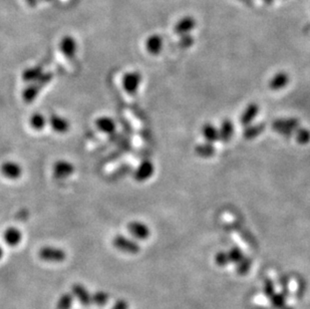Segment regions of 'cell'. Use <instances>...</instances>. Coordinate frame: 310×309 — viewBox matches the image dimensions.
I'll return each instance as SVG.
<instances>
[{
  "label": "cell",
  "instance_id": "obj_4",
  "mask_svg": "<svg viewBox=\"0 0 310 309\" xmlns=\"http://www.w3.org/2000/svg\"><path fill=\"white\" fill-rule=\"evenodd\" d=\"M142 82V74L138 71L127 72L122 76V87L129 95H136Z\"/></svg>",
  "mask_w": 310,
  "mask_h": 309
},
{
  "label": "cell",
  "instance_id": "obj_13",
  "mask_svg": "<svg viewBox=\"0 0 310 309\" xmlns=\"http://www.w3.org/2000/svg\"><path fill=\"white\" fill-rule=\"evenodd\" d=\"M21 239H22V234L17 228L9 227L4 231L3 240L8 246H11V247L17 246L20 243Z\"/></svg>",
  "mask_w": 310,
  "mask_h": 309
},
{
  "label": "cell",
  "instance_id": "obj_34",
  "mask_svg": "<svg viewBox=\"0 0 310 309\" xmlns=\"http://www.w3.org/2000/svg\"><path fill=\"white\" fill-rule=\"evenodd\" d=\"M245 5L247 6H252L253 5V0H240Z\"/></svg>",
  "mask_w": 310,
  "mask_h": 309
},
{
  "label": "cell",
  "instance_id": "obj_20",
  "mask_svg": "<svg viewBox=\"0 0 310 309\" xmlns=\"http://www.w3.org/2000/svg\"><path fill=\"white\" fill-rule=\"evenodd\" d=\"M195 153L197 156H199L200 158H203V159H209V158H212L215 153H216V150L214 148V146L211 144V143H204V144H199L195 147Z\"/></svg>",
  "mask_w": 310,
  "mask_h": 309
},
{
  "label": "cell",
  "instance_id": "obj_22",
  "mask_svg": "<svg viewBox=\"0 0 310 309\" xmlns=\"http://www.w3.org/2000/svg\"><path fill=\"white\" fill-rule=\"evenodd\" d=\"M265 130V123H256L253 126H247L243 132V137L246 140H253V138L260 136Z\"/></svg>",
  "mask_w": 310,
  "mask_h": 309
},
{
  "label": "cell",
  "instance_id": "obj_37",
  "mask_svg": "<svg viewBox=\"0 0 310 309\" xmlns=\"http://www.w3.org/2000/svg\"><path fill=\"white\" fill-rule=\"evenodd\" d=\"M43 1H52V0H43Z\"/></svg>",
  "mask_w": 310,
  "mask_h": 309
},
{
  "label": "cell",
  "instance_id": "obj_27",
  "mask_svg": "<svg viewBox=\"0 0 310 309\" xmlns=\"http://www.w3.org/2000/svg\"><path fill=\"white\" fill-rule=\"evenodd\" d=\"M108 298H110V295H108L106 292L98 291L91 296V302L95 303L98 306H103V305L106 304V302L108 301Z\"/></svg>",
  "mask_w": 310,
  "mask_h": 309
},
{
  "label": "cell",
  "instance_id": "obj_33",
  "mask_svg": "<svg viewBox=\"0 0 310 309\" xmlns=\"http://www.w3.org/2000/svg\"><path fill=\"white\" fill-rule=\"evenodd\" d=\"M25 1L30 7H35L38 4V0H25Z\"/></svg>",
  "mask_w": 310,
  "mask_h": 309
},
{
  "label": "cell",
  "instance_id": "obj_17",
  "mask_svg": "<svg viewBox=\"0 0 310 309\" xmlns=\"http://www.w3.org/2000/svg\"><path fill=\"white\" fill-rule=\"evenodd\" d=\"M234 125L230 120H225L222 121L221 127L219 129V137L220 140L223 143H228L231 141L232 137L234 135Z\"/></svg>",
  "mask_w": 310,
  "mask_h": 309
},
{
  "label": "cell",
  "instance_id": "obj_11",
  "mask_svg": "<svg viewBox=\"0 0 310 309\" xmlns=\"http://www.w3.org/2000/svg\"><path fill=\"white\" fill-rule=\"evenodd\" d=\"M59 50L66 57L72 59L76 53V42L71 36H65L60 40Z\"/></svg>",
  "mask_w": 310,
  "mask_h": 309
},
{
  "label": "cell",
  "instance_id": "obj_7",
  "mask_svg": "<svg viewBox=\"0 0 310 309\" xmlns=\"http://www.w3.org/2000/svg\"><path fill=\"white\" fill-rule=\"evenodd\" d=\"M0 172L9 180H17L22 175V168L17 162L6 161L0 167Z\"/></svg>",
  "mask_w": 310,
  "mask_h": 309
},
{
  "label": "cell",
  "instance_id": "obj_10",
  "mask_svg": "<svg viewBox=\"0 0 310 309\" xmlns=\"http://www.w3.org/2000/svg\"><path fill=\"white\" fill-rule=\"evenodd\" d=\"M49 122L52 129L57 134H66L69 132L70 128L69 121L65 117L58 116L56 114H53L51 116Z\"/></svg>",
  "mask_w": 310,
  "mask_h": 309
},
{
  "label": "cell",
  "instance_id": "obj_8",
  "mask_svg": "<svg viewBox=\"0 0 310 309\" xmlns=\"http://www.w3.org/2000/svg\"><path fill=\"white\" fill-rule=\"evenodd\" d=\"M155 173V167L154 164L150 161H143L141 164L138 165L137 170L135 171L134 177L137 182H146Z\"/></svg>",
  "mask_w": 310,
  "mask_h": 309
},
{
  "label": "cell",
  "instance_id": "obj_6",
  "mask_svg": "<svg viewBox=\"0 0 310 309\" xmlns=\"http://www.w3.org/2000/svg\"><path fill=\"white\" fill-rule=\"evenodd\" d=\"M74 173V166L66 160H58L52 166V174L54 178L63 180L69 178Z\"/></svg>",
  "mask_w": 310,
  "mask_h": 309
},
{
  "label": "cell",
  "instance_id": "obj_21",
  "mask_svg": "<svg viewBox=\"0 0 310 309\" xmlns=\"http://www.w3.org/2000/svg\"><path fill=\"white\" fill-rule=\"evenodd\" d=\"M202 134L203 137H205V140L207 143H215L217 141L220 140L219 137V130L215 128L211 123H206L202 128Z\"/></svg>",
  "mask_w": 310,
  "mask_h": 309
},
{
  "label": "cell",
  "instance_id": "obj_3",
  "mask_svg": "<svg viewBox=\"0 0 310 309\" xmlns=\"http://www.w3.org/2000/svg\"><path fill=\"white\" fill-rule=\"evenodd\" d=\"M38 255L41 260L46 262H52V263H59L64 262L67 258V253L60 248L52 246H45L38 251Z\"/></svg>",
  "mask_w": 310,
  "mask_h": 309
},
{
  "label": "cell",
  "instance_id": "obj_16",
  "mask_svg": "<svg viewBox=\"0 0 310 309\" xmlns=\"http://www.w3.org/2000/svg\"><path fill=\"white\" fill-rule=\"evenodd\" d=\"M96 126L100 132L108 135L114 134L117 129L115 120L110 117H101L97 119Z\"/></svg>",
  "mask_w": 310,
  "mask_h": 309
},
{
  "label": "cell",
  "instance_id": "obj_30",
  "mask_svg": "<svg viewBox=\"0 0 310 309\" xmlns=\"http://www.w3.org/2000/svg\"><path fill=\"white\" fill-rule=\"evenodd\" d=\"M216 262L218 265L224 266L226 264L229 263V257H228V253L225 252H220L216 255Z\"/></svg>",
  "mask_w": 310,
  "mask_h": 309
},
{
  "label": "cell",
  "instance_id": "obj_35",
  "mask_svg": "<svg viewBox=\"0 0 310 309\" xmlns=\"http://www.w3.org/2000/svg\"><path fill=\"white\" fill-rule=\"evenodd\" d=\"M2 256H3V249H2V247L0 246V259L2 258Z\"/></svg>",
  "mask_w": 310,
  "mask_h": 309
},
{
  "label": "cell",
  "instance_id": "obj_25",
  "mask_svg": "<svg viewBox=\"0 0 310 309\" xmlns=\"http://www.w3.org/2000/svg\"><path fill=\"white\" fill-rule=\"evenodd\" d=\"M295 140L299 145H306L310 142V131L306 128H298L295 132Z\"/></svg>",
  "mask_w": 310,
  "mask_h": 309
},
{
  "label": "cell",
  "instance_id": "obj_18",
  "mask_svg": "<svg viewBox=\"0 0 310 309\" xmlns=\"http://www.w3.org/2000/svg\"><path fill=\"white\" fill-rule=\"evenodd\" d=\"M196 22L193 17H184L175 26V33L179 35L188 34L191 30L194 29Z\"/></svg>",
  "mask_w": 310,
  "mask_h": 309
},
{
  "label": "cell",
  "instance_id": "obj_19",
  "mask_svg": "<svg viewBox=\"0 0 310 309\" xmlns=\"http://www.w3.org/2000/svg\"><path fill=\"white\" fill-rule=\"evenodd\" d=\"M146 49L149 53L157 55L161 52L163 49V39L159 35H152L147 39Z\"/></svg>",
  "mask_w": 310,
  "mask_h": 309
},
{
  "label": "cell",
  "instance_id": "obj_1",
  "mask_svg": "<svg viewBox=\"0 0 310 309\" xmlns=\"http://www.w3.org/2000/svg\"><path fill=\"white\" fill-rule=\"evenodd\" d=\"M53 77V74L52 72H46V73H42L39 79H37L35 82L30 84L23 91L22 94V97H23V100L26 102V103H33L38 96L40 89L48 85Z\"/></svg>",
  "mask_w": 310,
  "mask_h": 309
},
{
  "label": "cell",
  "instance_id": "obj_29",
  "mask_svg": "<svg viewBox=\"0 0 310 309\" xmlns=\"http://www.w3.org/2000/svg\"><path fill=\"white\" fill-rule=\"evenodd\" d=\"M194 38L190 34H185L180 40V46L183 49H188L193 44Z\"/></svg>",
  "mask_w": 310,
  "mask_h": 309
},
{
  "label": "cell",
  "instance_id": "obj_36",
  "mask_svg": "<svg viewBox=\"0 0 310 309\" xmlns=\"http://www.w3.org/2000/svg\"><path fill=\"white\" fill-rule=\"evenodd\" d=\"M263 1H265V3L267 4H271L273 2V0H263Z\"/></svg>",
  "mask_w": 310,
  "mask_h": 309
},
{
  "label": "cell",
  "instance_id": "obj_24",
  "mask_svg": "<svg viewBox=\"0 0 310 309\" xmlns=\"http://www.w3.org/2000/svg\"><path fill=\"white\" fill-rule=\"evenodd\" d=\"M46 123H48L46 118L40 113H35L29 118V125L34 130L40 131L45 127Z\"/></svg>",
  "mask_w": 310,
  "mask_h": 309
},
{
  "label": "cell",
  "instance_id": "obj_15",
  "mask_svg": "<svg viewBox=\"0 0 310 309\" xmlns=\"http://www.w3.org/2000/svg\"><path fill=\"white\" fill-rule=\"evenodd\" d=\"M289 81H290V77H289L288 73H286L284 71L277 72L269 81V87H270V89H272L274 91L282 89L283 87H285L288 85Z\"/></svg>",
  "mask_w": 310,
  "mask_h": 309
},
{
  "label": "cell",
  "instance_id": "obj_32",
  "mask_svg": "<svg viewBox=\"0 0 310 309\" xmlns=\"http://www.w3.org/2000/svg\"><path fill=\"white\" fill-rule=\"evenodd\" d=\"M128 307H129V305H128L126 300L120 299V300H118L116 302V304L114 305L113 309H128Z\"/></svg>",
  "mask_w": 310,
  "mask_h": 309
},
{
  "label": "cell",
  "instance_id": "obj_28",
  "mask_svg": "<svg viewBox=\"0 0 310 309\" xmlns=\"http://www.w3.org/2000/svg\"><path fill=\"white\" fill-rule=\"evenodd\" d=\"M228 257H229V261L234 262V263H238L240 262L244 257H243V253L242 251L237 248V247H234L230 250V252L228 253Z\"/></svg>",
  "mask_w": 310,
  "mask_h": 309
},
{
  "label": "cell",
  "instance_id": "obj_2",
  "mask_svg": "<svg viewBox=\"0 0 310 309\" xmlns=\"http://www.w3.org/2000/svg\"><path fill=\"white\" fill-rule=\"evenodd\" d=\"M298 128H299V120L294 118L279 119L274 120V122L272 123L273 131L286 137H291Z\"/></svg>",
  "mask_w": 310,
  "mask_h": 309
},
{
  "label": "cell",
  "instance_id": "obj_26",
  "mask_svg": "<svg viewBox=\"0 0 310 309\" xmlns=\"http://www.w3.org/2000/svg\"><path fill=\"white\" fill-rule=\"evenodd\" d=\"M73 302V296L70 293H65L57 301L56 309H70Z\"/></svg>",
  "mask_w": 310,
  "mask_h": 309
},
{
  "label": "cell",
  "instance_id": "obj_14",
  "mask_svg": "<svg viewBox=\"0 0 310 309\" xmlns=\"http://www.w3.org/2000/svg\"><path fill=\"white\" fill-rule=\"evenodd\" d=\"M71 289H72L73 295L81 302L82 305L88 306L91 303V296L89 294V292L87 291V289L84 285L76 283L72 285Z\"/></svg>",
  "mask_w": 310,
  "mask_h": 309
},
{
  "label": "cell",
  "instance_id": "obj_5",
  "mask_svg": "<svg viewBox=\"0 0 310 309\" xmlns=\"http://www.w3.org/2000/svg\"><path fill=\"white\" fill-rule=\"evenodd\" d=\"M113 244L118 250L128 254H137L139 252V249H141L139 248V245L136 241L121 235H118L117 237H115Z\"/></svg>",
  "mask_w": 310,
  "mask_h": 309
},
{
  "label": "cell",
  "instance_id": "obj_31",
  "mask_svg": "<svg viewBox=\"0 0 310 309\" xmlns=\"http://www.w3.org/2000/svg\"><path fill=\"white\" fill-rule=\"evenodd\" d=\"M238 265H239V271H240L241 273H244V272H246L248 269L250 268L251 260L243 258L240 262H238Z\"/></svg>",
  "mask_w": 310,
  "mask_h": 309
},
{
  "label": "cell",
  "instance_id": "obj_9",
  "mask_svg": "<svg viewBox=\"0 0 310 309\" xmlns=\"http://www.w3.org/2000/svg\"><path fill=\"white\" fill-rule=\"evenodd\" d=\"M128 230L134 238L138 240H146L151 234L149 227L145 223L138 221L130 222L128 225Z\"/></svg>",
  "mask_w": 310,
  "mask_h": 309
},
{
  "label": "cell",
  "instance_id": "obj_12",
  "mask_svg": "<svg viewBox=\"0 0 310 309\" xmlns=\"http://www.w3.org/2000/svg\"><path fill=\"white\" fill-rule=\"evenodd\" d=\"M259 113V105L257 103H250L246 106V109L240 117V122L242 126H250V123L255 120Z\"/></svg>",
  "mask_w": 310,
  "mask_h": 309
},
{
  "label": "cell",
  "instance_id": "obj_23",
  "mask_svg": "<svg viewBox=\"0 0 310 309\" xmlns=\"http://www.w3.org/2000/svg\"><path fill=\"white\" fill-rule=\"evenodd\" d=\"M43 73V69L41 67L37 66V67H34V68H29L27 69H25L22 73V79L24 82H28V83H34L35 82L37 79H39V76Z\"/></svg>",
  "mask_w": 310,
  "mask_h": 309
}]
</instances>
